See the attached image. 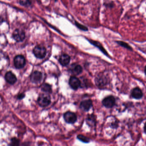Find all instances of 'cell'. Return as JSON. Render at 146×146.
Returning <instances> with one entry per match:
<instances>
[{"label": "cell", "mask_w": 146, "mask_h": 146, "mask_svg": "<svg viewBox=\"0 0 146 146\" xmlns=\"http://www.w3.org/2000/svg\"><path fill=\"white\" fill-rule=\"evenodd\" d=\"M37 102L39 106L42 107L47 106L51 103V97L48 94H41L38 97Z\"/></svg>", "instance_id": "1"}, {"label": "cell", "mask_w": 146, "mask_h": 146, "mask_svg": "<svg viewBox=\"0 0 146 146\" xmlns=\"http://www.w3.org/2000/svg\"><path fill=\"white\" fill-rule=\"evenodd\" d=\"M95 82L97 87L103 88L108 83V79L105 74L100 73L96 78Z\"/></svg>", "instance_id": "2"}, {"label": "cell", "mask_w": 146, "mask_h": 146, "mask_svg": "<svg viewBox=\"0 0 146 146\" xmlns=\"http://www.w3.org/2000/svg\"><path fill=\"white\" fill-rule=\"evenodd\" d=\"M33 53L38 58L42 59L46 56V50L45 47L42 45H37L33 49Z\"/></svg>", "instance_id": "3"}, {"label": "cell", "mask_w": 146, "mask_h": 146, "mask_svg": "<svg viewBox=\"0 0 146 146\" xmlns=\"http://www.w3.org/2000/svg\"><path fill=\"white\" fill-rule=\"evenodd\" d=\"M26 63L25 58L22 55H18L14 58V64L17 69H21L25 66Z\"/></svg>", "instance_id": "4"}, {"label": "cell", "mask_w": 146, "mask_h": 146, "mask_svg": "<svg viewBox=\"0 0 146 146\" xmlns=\"http://www.w3.org/2000/svg\"><path fill=\"white\" fill-rule=\"evenodd\" d=\"M64 119L66 123L70 124L74 123L77 119V117L74 113L70 111L66 112L64 115Z\"/></svg>", "instance_id": "5"}, {"label": "cell", "mask_w": 146, "mask_h": 146, "mask_svg": "<svg viewBox=\"0 0 146 146\" xmlns=\"http://www.w3.org/2000/svg\"><path fill=\"white\" fill-rule=\"evenodd\" d=\"M103 106L107 108H112L115 104V99L113 96H109L103 99L102 101Z\"/></svg>", "instance_id": "6"}, {"label": "cell", "mask_w": 146, "mask_h": 146, "mask_svg": "<svg viewBox=\"0 0 146 146\" xmlns=\"http://www.w3.org/2000/svg\"><path fill=\"white\" fill-rule=\"evenodd\" d=\"M13 36L14 40L18 42L23 41L25 38V32L23 31L17 29L13 32Z\"/></svg>", "instance_id": "7"}, {"label": "cell", "mask_w": 146, "mask_h": 146, "mask_svg": "<svg viewBox=\"0 0 146 146\" xmlns=\"http://www.w3.org/2000/svg\"><path fill=\"white\" fill-rule=\"evenodd\" d=\"M69 84L72 88L74 90H76L80 87L81 82L80 80L75 76L71 77L69 80Z\"/></svg>", "instance_id": "8"}, {"label": "cell", "mask_w": 146, "mask_h": 146, "mask_svg": "<svg viewBox=\"0 0 146 146\" xmlns=\"http://www.w3.org/2000/svg\"><path fill=\"white\" fill-rule=\"evenodd\" d=\"M42 77L41 72L38 71H35L31 75V81L34 83H38L41 81Z\"/></svg>", "instance_id": "9"}, {"label": "cell", "mask_w": 146, "mask_h": 146, "mask_svg": "<svg viewBox=\"0 0 146 146\" xmlns=\"http://www.w3.org/2000/svg\"><path fill=\"white\" fill-rule=\"evenodd\" d=\"M93 106L91 100H88L83 101L80 104V108L84 111H88Z\"/></svg>", "instance_id": "10"}, {"label": "cell", "mask_w": 146, "mask_h": 146, "mask_svg": "<svg viewBox=\"0 0 146 146\" xmlns=\"http://www.w3.org/2000/svg\"><path fill=\"white\" fill-rule=\"evenodd\" d=\"M6 81L11 84H13L17 81V78L16 76L11 71H9L6 73L5 76Z\"/></svg>", "instance_id": "11"}, {"label": "cell", "mask_w": 146, "mask_h": 146, "mask_svg": "<svg viewBox=\"0 0 146 146\" xmlns=\"http://www.w3.org/2000/svg\"><path fill=\"white\" fill-rule=\"evenodd\" d=\"M131 96L136 100L141 99L143 96L142 91L140 88H135L132 89L131 92Z\"/></svg>", "instance_id": "12"}, {"label": "cell", "mask_w": 146, "mask_h": 146, "mask_svg": "<svg viewBox=\"0 0 146 146\" xmlns=\"http://www.w3.org/2000/svg\"><path fill=\"white\" fill-rule=\"evenodd\" d=\"M70 61V57L68 54H64L60 55L59 59V61L61 65L66 66L69 64Z\"/></svg>", "instance_id": "13"}, {"label": "cell", "mask_w": 146, "mask_h": 146, "mask_svg": "<svg viewBox=\"0 0 146 146\" xmlns=\"http://www.w3.org/2000/svg\"><path fill=\"white\" fill-rule=\"evenodd\" d=\"M70 70L74 75H79L82 72V68L80 65H72Z\"/></svg>", "instance_id": "14"}, {"label": "cell", "mask_w": 146, "mask_h": 146, "mask_svg": "<svg viewBox=\"0 0 146 146\" xmlns=\"http://www.w3.org/2000/svg\"><path fill=\"white\" fill-rule=\"evenodd\" d=\"M90 42H91L92 44L95 45V46H96L97 47L99 48V49L101 51V52H102L104 54H105V55H106L107 57H109V54L108 53L107 51L105 50V49H104V48L102 46L101 44H100V43H99V42H97L93 41Z\"/></svg>", "instance_id": "15"}, {"label": "cell", "mask_w": 146, "mask_h": 146, "mask_svg": "<svg viewBox=\"0 0 146 146\" xmlns=\"http://www.w3.org/2000/svg\"><path fill=\"white\" fill-rule=\"evenodd\" d=\"M41 90L46 93H51L52 92V87L48 84H44L41 87Z\"/></svg>", "instance_id": "16"}, {"label": "cell", "mask_w": 146, "mask_h": 146, "mask_svg": "<svg viewBox=\"0 0 146 146\" xmlns=\"http://www.w3.org/2000/svg\"><path fill=\"white\" fill-rule=\"evenodd\" d=\"M116 43L119 45V46H121L125 48H126L128 50H130V51H132V48L129 44H127L125 42H124L123 41H117L116 42Z\"/></svg>", "instance_id": "17"}, {"label": "cell", "mask_w": 146, "mask_h": 146, "mask_svg": "<svg viewBox=\"0 0 146 146\" xmlns=\"http://www.w3.org/2000/svg\"><path fill=\"white\" fill-rule=\"evenodd\" d=\"M86 121L89 125H94L95 123L94 116L93 115H89L86 119Z\"/></svg>", "instance_id": "18"}, {"label": "cell", "mask_w": 146, "mask_h": 146, "mask_svg": "<svg viewBox=\"0 0 146 146\" xmlns=\"http://www.w3.org/2000/svg\"><path fill=\"white\" fill-rule=\"evenodd\" d=\"M20 141L16 137H13L11 139L10 146H19Z\"/></svg>", "instance_id": "19"}, {"label": "cell", "mask_w": 146, "mask_h": 146, "mask_svg": "<svg viewBox=\"0 0 146 146\" xmlns=\"http://www.w3.org/2000/svg\"><path fill=\"white\" fill-rule=\"evenodd\" d=\"M77 138L78 140H80L81 141L83 142L84 143H88L90 141L89 138L82 135H78L77 136Z\"/></svg>", "instance_id": "20"}, {"label": "cell", "mask_w": 146, "mask_h": 146, "mask_svg": "<svg viewBox=\"0 0 146 146\" xmlns=\"http://www.w3.org/2000/svg\"><path fill=\"white\" fill-rule=\"evenodd\" d=\"M19 3L20 5L23 6H28L31 5V2L29 1H19Z\"/></svg>", "instance_id": "21"}, {"label": "cell", "mask_w": 146, "mask_h": 146, "mask_svg": "<svg viewBox=\"0 0 146 146\" xmlns=\"http://www.w3.org/2000/svg\"><path fill=\"white\" fill-rule=\"evenodd\" d=\"M76 23V25L78 27L79 29H81L83 30L84 31H88V29H87V27H85V26H83V25H81L80 24L78 23Z\"/></svg>", "instance_id": "22"}, {"label": "cell", "mask_w": 146, "mask_h": 146, "mask_svg": "<svg viewBox=\"0 0 146 146\" xmlns=\"http://www.w3.org/2000/svg\"><path fill=\"white\" fill-rule=\"evenodd\" d=\"M25 96V95L24 94H20L18 96V99H19V100H22L23 98H24Z\"/></svg>", "instance_id": "23"}, {"label": "cell", "mask_w": 146, "mask_h": 146, "mask_svg": "<svg viewBox=\"0 0 146 146\" xmlns=\"http://www.w3.org/2000/svg\"><path fill=\"white\" fill-rule=\"evenodd\" d=\"M144 132H145V133H146V123H145V125H144Z\"/></svg>", "instance_id": "24"}, {"label": "cell", "mask_w": 146, "mask_h": 146, "mask_svg": "<svg viewBox=\"0 0 146 146\" xmlns=\"http://www.w3.org/2000/svg\"><path fill=\"white\" fill-rule=\"evenodd\" d=\"M144 72H145V75L146 76V66H145V69H144Z\"/></svg>", "instance_id": "25"}]
</instances>
